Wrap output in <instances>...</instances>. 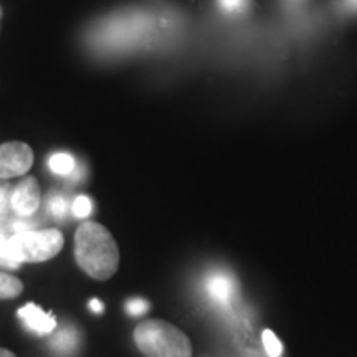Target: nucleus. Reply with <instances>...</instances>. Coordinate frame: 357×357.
Returning <instances> with one entry per match:
<instances>
[{
	"instance_id": "obj_2",
	"label": "nucleus",
	"mask_w": 357,
	"mask_h": 357,
	"mask_svg": "<svg viewBox=\"0 0 357 357\" xmlns=\"http://www.w3.org/2000/svg\"><path fill=\"white\" fill-rule=\"evenodd\" d=\"M134 342L146 357H192L190 339L167 321H142L134 329Z\"/></svg>"
},
{
	"instance_id": "obj_10",
	"label": "nucleus",
	"mask_w": 357,
	"mask_h": 357,
	"mask_svg": "<svg viewBox=\"0 0 357 357\" xmlns=\"http://www.w3.org/2000/svg\"><path fill=\"white\" fill-rule=\"evenodd\" d=\"M24 291V283L15 276L0 273V300H13Z\"/></svg>"
},
{
	"instance_id": "obj_17",
	"label": "nucleus",
	"mask_w": 357,
	"mask_h": 357,
	"mask_svg": "<svg viewBox=\"0 0 357 357\" xmlns=\"http://www.w3.org/2000/svg\"><path fill=\"white\" fill-rule=\"evenodd\" d=\"M8 205H10V195L6 187H0V217L6 215Z\"/></svg>"
},
{
	"instance_id": "obj_3",
	"label": "nucleus",
	"mask_w": 357,
	"mask_h": 357,
	"mask_svg": "<svg viewBox=\"0 0 357 357\" xmlns=\"http://www.w3.org/2000/svg\"><path fill=\"white\" fill-rule=\"evenodd\" d=\"M8 245L19 263H40L56 257L63 248L65 238L56 229L24 230L12 235Z\"/></svg>"
},
{
	"instance_id": "obj_13",
	"label": "nucleus",
	"mask_w": 357,
	"mask_h": 357,
	"mask_svg": "<svg viewBox=\"0 0 357 357\" xmlns=\"http://www.w3.org/2000/svg\"><path fill=\"white\" fill-rule=\"evenodd\" d=\"M48 211H50L52 217L56 218V220L63 218L66 215V211H68V204H66V199L60 197V195H55V197H52L50 202H48Z\"/></svg>"
},
{
	"instance_id": "obj_4",
	"label": "nucleus",
	"mask_w": 357,
	"mask_h": 357,
	"mask_svg": "<svg viewBox=\"0 0 357 357\" xmlns=\"http://www.w3.org/2000/svg\"><path fill=\"white\" fill-rule=\"evenodd\" d=\"M33 166V151L25 142L12 141L0 144V178L24 176Z\"/></svg>"
},
{
	"instance_id": "obj_14",
	"label": "nucleus",
	"mask_w": 357,
	"mask_h": 357,
	"mask_svg": "<svg viewBox=\"0 0 357 357\" xmlns=\"http://www.w3.org/2000/svg\"><path fill=\"white\" fill-rule=\"evenodd\" d=\"M91 211H93L91 199L86 197V195H79V197H77V200L73 202L75 217L84 218V217H88L89 213H91Z\"/></svg>"
},
{
	"instance_id": "obj_5",
	"label": "nucleus",
	"mask_w": 357,
	"mask_h": 357,
	"mask_svg": "<svg viewBox=\"0 0 357 357\" xmlns=\"http://www.w3.org/2000/svg\"><path fill=\"white\" fill-rule=\"evenodd\" d=\"M12 211L20 217H32L40 207V185L35 177H25L10 194Z\"/></svg>"
},
{
	"instance_id": "obj_20",
	"label": "nucleus",
	"mask_w": 357,
	"mask_h": 357,
	"mask_svg": "<svg viewBox=\"0 0 357 357\" xmlns=\"http://www.w3.org/2000/svg\"><path fill=\"white\" fill-rule=\"evenodd\" d=\"M0 357H17V356L13 354L12 351H8V349H3V347H0Z\"/></svg>"
},
{
	"instance_id": "obj_16",
	"label": "nucleus",
	"mask_w": 357,
	"mask_h": 357,
	"mask_svg": "<svg viewBox=\"0 0 357 357\" xmlns=\"http://www.w3.org/2000/svg\"><path fill=\"white\" fill-rule=\"evenodd\" d=\"M218 3H220V7L223 8V10L230 12V13L243 12L248 6L247 0H218Z\"/></svg>"
},
{
	"instance_id": "obj_9",
	"label": "nucleus",
	"mask_w": 357,
	"mask_h": 357,
	"mask_svg": "<svg viewBox=\"0 0 357 357\" xmlns=\"http://www.w3.org/2000/svg\"><path fill=\"white\" fill-rule=\"evenodd\" d=\"M48 166L56 176H71L75 167H77V160L73 159V155L66 153H56L48 160Z\"/></svg>"
},
{
	"instance_id": "obj_1",
	"label": "nucleus",
	"mask_w": 357,
	"mask_h": 357,
	"mask_svg": "<svg viewBox=\"0 0 357 357\" xmlns=\"http://www.w3.org/2000/svg\"><path fill=\"white\" fill-rule=\"evenodd\" d=\"M75 260L91 278L106 281L119 268V248L106 227L84 222L75 234Z\"/></svg>"
},
{
	"instance_id": "obj_18",
	"label": "nucleus",
	"mask_w": 357,
	"mask_h": 357,
	"mask_svg": "<svg viewBox=\"0 0 357 357\" xmlns=\"http://www.w3.org/2000/svg\"><path fill=\"white\" fill-rule=\"evenodd\" d=\"M341 6L347 13H357V0H341Z\"/></svg>"
},
{
	"instance_id": "obj_8",
	"label": "nucleus",
	"mask_w": 357,
	"mask_h": 357,
	"mask_svg": "<svg viewBox=\"0 0 357 357\" xmlns=\"http://www.w3.org/2000/svg\"><path fill=\"white\" fill-rule=\"evenodd\" d=\"M77 333L75 329H60L52 339V347L60 354H71L77 347Z\"/></svg>"
},
{
	"instance_id": "obj_15",
	"label": "nucleus",
	"mask_w": 357,
	"mask_h": 357,
	"mask_svg": "<svg viewBox=\"0 0 357 357\" xmlns=\"http://www.w3.org/2000/svg\"><path fill=\"white\" fill-rule=\"evenodd\" d=\"M149 310V303L146 300H141V298H132L126 303V311L128 314L131 316H141Z\"/></svg>"
},
{
	"instance_id": "obj_19",
	"label": "nucleus",
	"mask_w": 357,
	"mask_h": 357,
	"mask_svg": "<svg viewBox=\"0 0 357 357\" xmlns=\"http://www.w3.org/2000/svg\"><path fill=\"white\" fill-rule=\"evenodd\" d=\"M89 310L100 314V312L105 311V306H102V303L100 300H91L89 301Z\"/></svg>"
},
{
	"instance_id": "obj_6",
	"label": "nucleus",
	"mask_w": 357,
	"mask_h": 357,
	"mask_svg": "<svg viewBox=\"0 0 357 357\" xmlns=\"http://www.w3.org/2000/svg\"><path fill=\"white\" fill-rule=\"evenodd\" d=\"M205 293L218 306H230L236 296V283L225 273H213L205 280Z\"/></svg>"
},
{
	"instance_id": "obj_11",
	"label": "nucleus",
	"mask_w": 357,
	"mask_h": 357,
	"mask_svg": "<svg viewBox=\"0 0 357 357\" xmlns=\"http://www.w3.org/2000/svg\"><path fill=\"white\" fill-rule=\"evenodd\" d=\"M263 344H265V351L270 357H281V352H283V346H281V341L276 337V334L270 329H265L261 334Z\"/></svg>"
},
{
	"instance_id": "obj_12",
	"label": "nucleus",
	"mask_w": 357,
	"mask_h": 357,
	"mask_svg": "<svg viewBox=\"0 0 357 357\" xmlns=\"http://www.w3.org/2000/svg\"><path fill=\"white\" fill-rule=\"evenodd\" d=\"M20 263L15 260L12 255V250L10 245H8V240L0 234V266H6V268H19Z\"/></svg>"
},
{
	"instance_id": "obj_7",
	"label": "nucleus",
	"mask_w": 357,
	"mask_h": 357,
	"mask_svg": "<svg viewBox=\"0 0 357 357\" xmlns=\"http://www.w3.org/2000/svg\"><path fill=\"white\" fill-rule=\"evenodd\" d=\"M22 323L26 329L37 334H50L55 331L56 319L52 312H45L42 307L35 303H26L24 307L17 311Z\"/></svg>"
}]
</instances>
